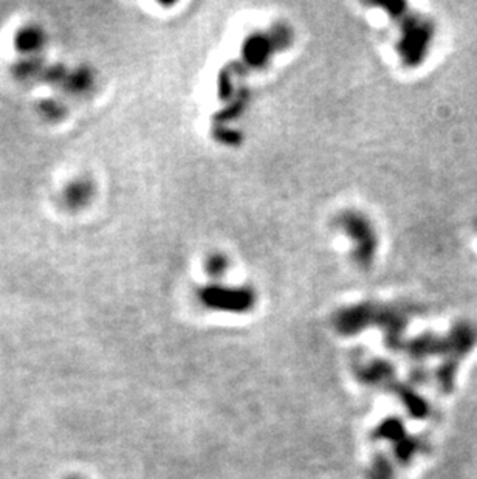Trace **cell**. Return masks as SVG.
I'll return each instance as SVG.
<instances>
[{
  "instance_id": "cell-7",
  "label": "cell",
  "mask_w": 477,
  "mask_h": 479,
  "mask_svg": "<svg viewBox=\"0 0 477 479\" xmlns=\"http://www.w3.org/2000/svg\"><path fill=\"white\" fill-rule=\"evenodd\" d=\"M404 436H406V433H404L403 423L399 419H386L374 431L375 439H386L391 442H399Z\"/></svg>"
},
{
  "instance_id": "cell-4",
  "label": "cell",
  "mask_w": 477,
  "mask_h": 479,
  "mask_svg": "<svg viewBox=\"0 0 477 479\" xmlns=\"http://www.w3.org/2000/svg\"><path fill=\"white\" fill-rule=\"evenodd\" d=\"M45 66L47 64L42 55L19 56L10 64V75L19 83H30L41 79Z\"/></svg>"
},
{
  "instance_id": "cell-5",
  "label": "cell",
  "mask_w": 477,
  "mask_h": 479,
  "mask_svg": "<svg viewBox=\"0 0 477 479\" xmlns=\"http://www.w3.org/2000/svg\"><path fill=\"white\" fill-rule=\"evenodd\" d=\"M93 72L86 66H79L76 68L68 70V75L66 78V83L62 86L66 92L71 95H83L90 91L93 86Z\"/></svg>"
},
{
  "instance_id": "cell-6",
  "label": "cell",
  "mask_w": 477,
  "mask_h": 479,
  "mask_svg": "<svg viewBox=\"0 0 477 479\" xmlns=\"http://www.w3.org/2000/svg\"><path fill=\"white\" fill-rule=\"evenodd\" d=\"M36 112L47 121H59L66 117L67 105L56 96H45V98H41L36 103Z\"/></svg>"
},
{
  "instance_id": "cell-3",
  "label": "cell",
  "mask_w": 477,
  "mask_h": 479,
  "mask_svg": "<svg viewBox=\"0 0 477 479\" xmlns=\"http://www.w3.org/2000/svg\"><path fill=\"white\" fill-rule=\"evenodd\" d=\"M95 194V183L92 179L86 175L76 177V179L70 180L61 190L58 202L61 207L67 211H78L88 205Z\"/></svg>"
},
{
  "instance_id": "cell-9",
  "label": "cell",
  "mask_w": 477,
  "mask_h": 479,
  "mask_svg": "<svg viewBox=\"0 0 477 479\" xmlns=\"http://www.w3.org/2000/svg\"><path fill=\"white\" fill-rule=\"evenodd\" d=\"M367 479H394V468L391 460L383 456L378 455L372 465L367 470Z\"/></svg>"
},
{
  "instance_id": "cell-2",
  "label": "cell",
  "mask_w": 477,
  "mask_h": 479,
  "mask_svg": "<svg viewBox=\"0 0 477 479\" xmlns=\"http://www.w3.org/2000/svg\"><path fill=\"white\" fill-rule=\"evenodd\" d=\"M47 41V31L38 22L22 24L13 34V47L21 56L41 55Z\"/></svg>"
},
{
  "instance_id": "cell-1",
  "label": "cell",
  "mask_w": 477,
  "mask_h": 479,
  "mask_svg": "<svg viewBox=\"0 0 477 479\" xmlns=\"http://www.w3.org/2000/svg\"><path fill=\"white\" fill-rule=\"evenodd\" d=\"M395 19L400 24L397 53L401 64L408 68L421 67L434 47L436 22L425 14L409 11L408 6Z\"/></svg>"
},
{
  "instance_id": "cell-8",
  "label": "cell",
  "mask_w": 477,
  "mask_h": 479,
  "mask_svg": "<svg viewBox=\"0 0 477 479\" xmlns=\"http://www.w3.org/2000/svg\"><path fill=\"white\" fill-rule=\"evenodd\" d=\"M67 66L61 64V62H55V64H47L41 75V81L53 87H62L66 83V78L68 75Z\"/></svg>"
},
{
  "instance_id": "cell-10",
  "label": "cell",
  "mask_w": 477,
  "mask_h": 479,
  "mask_svg": "<svg viewBox=\"0 0 477 479\" xmlns=\"http://www.w3.org/2000/svg\"><path fill=\"white\" fill-rule=\"evenodd\" d=\"M66 479H84V478H81V476H76V475H71V476H67Z\"/></svg>"
}]
</instances>
